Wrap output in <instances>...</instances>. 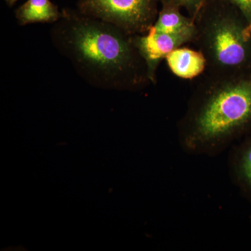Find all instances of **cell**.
<instances>
[{"label": "cell", "mask_w": 251, "mask_h": 251, "mask_svg": "<svg viewBox=\"0 0 251 251\" xmlns=\"http://www.w3.org/2000/svg\"><path fill=\"white\" fill-rule=\"evenodd\" d=\"M166 60L172 73L185 80L199 76L207 67L205 57L200 50H196L182 46L172 51Z\"/></svg>", "instance_id": "8992f818"}, {"label": "cell", "mask_w": 251, "mask_h": 251, "mask_svg": "<svg viewBox=\"0 0 251 251\" xmlns=\"http://www.w3.org/2000/svg\"><path fill=\"white\" fill-rule=\"evenodd\" d=\"M207 0H160L161 6H173V7L184 9L188 12V16L196 19L198 13Z\"/></svg>", "instance_id": "30bf717a"}, {"label": "cell", "mask_w": 251, "mask_h": 251, "mask_svg": "<svg viewBox=\"0 0 251 251\" xmlns=\"http://www.w3.org/2000/svg\"><path fill=\"white\" fill-rule=\"evenodd\" d=\"M50 37L77 74L97 88L138 91L151 84L133 35L110 23L63 9Z\"/></svg>", "instance_id": "6da1fadb"}, {"label": "cell", "mask_w": 251, "mask_h": 251, "mask_svg": "<svg viewBox=\"0 0 251 251\" xmlns=\"http://www.w3.org/2000/svg\"><path fill=\"white\" fill-rule=\"evenodd\" d=\"M150 31L187 36L192 38L193 41L197 33L194 20L184 16L179 8L173 6H161Z\"/></svg>", "instance_id": "ba28073f"}, {"label": "cell", "mask_w": 251, "mask_h": 251, "mask_svg": "<svg viewBox=\"0 0 251 251\" xmlns=\"http://www.w3.org/2000/svg\"><path fill=\"white\" fill-rule=\"evenodd\" d=\"M17 1L18 0H4L6 4H7V6H9V7H12Z\"/></svg>", "instance_id": "7c38bea8"}, {"label": "cell", "mask_w": 251, "mask_h": 251, "mask_svg": "<svg viewBox=\"0 0 251 251\" xmlns=\"http://www.w3.org/2000/svg\"><path fill=\"white\" fill-rule=\"evenodd\" d=\"M243 15L251 30V0H227Z\"/></svg>", "instance_id": "8fae6325"}, {"label": "cell", "mask_w": 251, "mask_h": 251, "mask_svg": "<svg viewBox=\"0 0 251 251\" xmlns=\"http://www.w3.org/2000/svg\"><path fill=\"white\" fill-rule=\"evenodd\" d=\"M251 130V75H209L198 84L178 122L185 152L215 156Z\"/></svg>", "instance_id": "7a4b0ae2"}, {"label": "cell", "mask_w": 251, "mask_h": 251, "mask_svg": "<svg viewBox=\"0 0 251 251\" xmlns=\"http://www.w3.org/2000/svg\"><path fill=\"white\" fill-rule=\"evenodd\" d=\"M227 165L232 182L251 199V138L231 150Z\"/></svg>", "instance_id": "52a82bcc"}, {"label": "cell", "mask_w": 251, "mask_h": 251, "mask_svg": "<svg viewBox=\"0 0 251 251\" xmlns=\"http://www.w3.org/2000/svg\"><path fill=\"white\" fill-rule=\"evenodd\" d=\"M133 40L145 60L149 79L153 85L156 83V72L162 61L172 51L193 41L189 36L152 31L143 35H133Z\"/></svg>", "instance_id": "5b68a950"}, {"label": "cell", "mask_w": 251, "mask_h": 251, "mask_svg": "<svg viewBox=\"0 0 251 251\" xmlns=\"http://www.w3.org/2000/svg\"><path fill=\"white\" fill-rule=\"evenodd\" d=\"M21 26L34 23H54L62 18V11L50 0H27L15 11Z\"/></svg>", "instance_id": "9c48e42d"}, {"label": "cell", "mask_w": 251, "mask_h": 251, "mask_svg": "<svg viewBox=\"0 0 251 251\" xmlns=\"http://www.w3.org/2000/svg\"><path fill=\"white\" fill-rule=\"evenodd\" d=\"M193 43L204 54L209 75L246 74L251 56V30L227 0H207L195 19Z\"/></svg>", "instance_id": "3957f363"}, {"label": "cell", "mask_w": 251, "mask_h": 251, "mask_svg": "<svg viewBox=\"0 0 251 251\" xmlns=\"http://www.w3.org/2000/svg\"><path fill=\"white\" fill-rule=\"evenodd\" d=\"M159 3L160 0H79L77 10L130 35H143L154 24Z\"/></svg>", "instance_id": "277c9868"}]
</instances>
